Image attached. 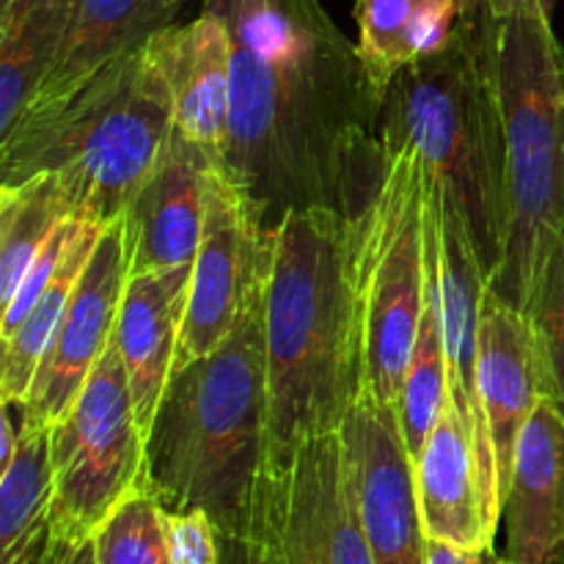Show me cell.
Masks as SVG:
<instances>
[{
	"mask_svg": "<svg viewBox=\"0 0 564 564\" xmlns=\"http://www.w3.org/2000/svg\"><path fill=\"white\" fill-rule=\"evenodd\" d=\"M494 64L505 116L507 248L488 286L527 312L564 237V44L551 17H494Z\"/></svg>",
	"mask_w": 564,
	"mask_h": 564,
	"instance_id": "obj_6",
	"label": "cell"
},
{
	"mask_svg": "<svg viewBox=\"0 0 564 564\" xmlns=\"http://www.w3.org/2000/svg\"><path fill=\"white\" fill-rule=\"evenodd\" d=\"M262 330L273 488L306 441L339 433L361 391L341 209L297 207L273 226Z\"/></svg>",
	"mask_w": 564,
	"mask_h": 564,
	"instance_id": "obj_2",
	"label": "cell"
},
{
	"mask_svg": "<svg viewBox=\"0 0 564 564\" xmlns=\"http://www.w3.org/2000/svg\"><path fill=\"white\" fill-rule=\"evenodd\" d=\"M220 564H279L268 540L218 534Z\"/></svg>",
	"mask_w": 564,
	"mask_h": 564,
	"instance_id": "obj_31",
	"label": "cell"
},
{
	"mask_svg": "<svg viewBox=\"0 0 564 564\" xmlns=\"http://www.w3.org/2000/svg\"><path fill=\"white\" fill-rule=\"evenodd\" d=\"M130 279V246L127 224L119 218L105 226L94 257L83 270L69 308L44 352L33 378L31 394L20 411V422L33 427H53L66 416L86 380L102 361L113 341L121 295Z\"/></svg>",
	"mask_w": 564,
	"mask_h": 564,
	"instance_id": "obj_12",
	"label": "cell"
},
{
	"mask_svg": "<svg viewBox=\"0 0 564 564\" xmlns=\"http://www.w3.org/2000/svg\"><path fill=\"white\" fill-rule=\"evenodd\" d=\"M229 33L220 171L270 226L297 207L345 213L378 158L380 105L319 0H204Z\"/></svg>",
	"mask_w": 564,
	"mask_h": 564,
	"instance_id": "obj_1",
	"label": "cell"
},
{
	"mask_svg": "<svg viewBox=\"0 0 564 564\" xmlns=\"http://www.w3.org/2000/svg\"><path fill=\"white\" fill-rule=\"evenodd\" d=\"M6 3H14V0H6Z\"/></svg>",
	"mask_w": 564,
	"mask_h": 564,
	"instance_id": "obj_36",
	"label": "cell"
},
{
	"mask_svg": "<svg viewBox=\"0 0 564 564\" xmlns=\"http://www.w3.org/2000/svg\"><path fill=\"white\" fill-rule=\"evenodd\" d=\"M165 527H169L171 564H220L218 529L213 527L207 512L165 510Z\"/></svg>",
	"mask_w": 564,
	"mask_h": 564,
	"instance_id": "obj_30",
	"label": "cell"
},
{
	"mask_svg": "<svg viewBox=\"0 0 564 564\" xmlns=\"http://www.w3.org/2000/svg\"><path fill=\"white\" fill-rule=\"evenodd\" d=\"M427 202L422 158L411 147H378L345 209L358 380L389 405L400 402L427 297Z\"/></svg>",
	"mask_w": 564,
	"mask_h": 564,
	"instance_id": "obj_7",
	"label": "cell"
},
{
	"mask_svg": "<svg viewBox=\"0 0 564 564\" xmlns=\"http://www.w3.org/2000/svg\"><path fill=\"white\" fill-rule=\"evenodd\" d=\"M66 218L72 213L50 174L0 185V308L9 306L28 270Z\"/></svg>",
	"mask_w": 564,
	"mask_h": 564,
	"instance_id": "obj_26",
	"label": "cell"
},
{
	"mask_svg": "<svg viewBox=\"0 0 564 564\" xmlns=\"http://www.w3.org/2000/svg\"><path fill=\"white\" fill-rule=\"evenodd\" d=\"M543 364L545 400L564 419V237L545 262L527 312Z\"/></svg>",
	"mask_w": 564,
	"mask_h": 564,
	"instance_id": "obj_28",
	"label": "cell"
},
{
	"mask_svg": "<svg viewBox=\"0 0 564 564\" xmlns=\"http://www.w3.org/2000/svg\"><path fill=\"white\" fill-rule=\"evenodd\" d=\"M147 53L169 88L174 130L220 169L231 94V47L224 22L207 11L185 25L169 22L147 39Z\"/></svg>",
	"mask_w": 564,
	"mask_h": 564,
	"instance_id": "obj_15",
	"label": "cell"
},
{
	"mask_svg": "<svg viewBox=\"0 0 564 564\" xmlns=\"http://www.w3.org/2000/svg\"><path fill=\"white\" fill-rule=\"evenodd\" d=\"M430 176V174H427ZM449 405V367H446L444 319H441V229L435 187L430 182L427 202V297H424L422 323H419L416 345L408 364L405 383H402L400 413L402 435L413 463L422 455L435 422Z\"/></svg>",
	"mask_w": 564,
	"mask_h": 564,
	"instance_id": "obj_23",
	"label": "cell"
},
{
	"mask_svg": "<svg viewBox=\"0 0 564 564\" xmlns=\"http://www.w3.org/2000/svg\"><path fill=\"white\" fill-rule=\"evenodd\" d=\"M218 165L174 130L158 165L124 215L130 275L185 268L207 224L209 182Z\"/></svg>",
	"mask_w": 564,
	"mask_h": 564,
	"instance_id": "obj_14",
	"label": "cell"
},
{
	"mask_svg": "<svg viewBox=\"0 0 564 564\" xmlns=\"http://www.w3.org/2000/svg\"><path fill=\"white\" fill-rule=\"evenodd\" d=\"M380 147H411L441 202L471 235L488 281L507 248L505 116L494 64V17L463 0L449 42L391 83L378 116Z\"/></svg>",
	"mask_w": 564,
	"mask_h": 564,
	"instance_id": "obj_4",
	"label": "cell"
},
{
	"mask_svg": "<svg viewBox=\"0 0 564 564\" xmlns=\"http://www.w3.org/2000/svg\"><path fill=\"white\" fill-rule=\"evenodd\" d=\"M83 224H91V220L66 218L64 224L58 226V231L53 235V240L47 242V248L39 253V259L33 262V268L28 270L25 281L20 284L17 295L11 297L9 306L0 308V339H3V336H9V334H14V330L20 328L22 319L28 317V312L36 306V301L42 297V292L47 290L50 281H53V275H55V270H58L61 259H64V253L69 251L72 240H75L77 231L83 229Z\"/></svg>",
	"mask_w": 564,
	"mask_h": 564,
	"instance_id": "obj_29",
	"label": "cell"
},
{
	"mask_svg": "<svg viewBox=\"0 0 564 564\" xmlns=\"http://www.w3.org/2000/svg\"><path fill=\"white\" fill-rule=\"evenodd\" d=\"M50 435L55 474L50 540L86 543L116 507L143 488L147 435L113 341Z\"/></svg>",
	"mask_w": 564,
	"mask_h": 564,
	"instance_id": "obj_8",
	"label": "cell"
},
{
	"mask_svg": "<svg viewBox=\"0 0 564 564\" xmlns=\"http://www.w3.org/2000/svg\"><path fill=\"white\" fill-rule=\"evenodd\" d=\"M171 3H176V6H180V0H171Z\"/></svg>",
	"mask_w": 564,
	"mask_h": 564,
	"instance_id": "obj_35",
	"label": "cell"
},
{
	"mask_svg": "<svg viewBox=\"0 0 564 564\" xmlns=\"http://www.w3.org/2000/svg\"><path fill=\"white\" fill-rule=\"evenodd\" d=\"M435 202H438L441 229V319H444L446 367H449V397L471 433L479 477H482L485 507H488L490 527L499 532L501 477L488 416H485L477 389L479 314H482V297L488 290V273L479 262V253L460 215L449 204L441 202L438 191H435Z\"/></svg>",
	"mask_w": 564,
	"mask_h": 564,
	"instance_id": "obj_13",
	"label": "cell"
},
{
	"mask_svg": "<svg viewBox=\"0 0 564 564\" xmlns=\"http://www.w3.org/2000/svg\"><path fill=\"white\" fill-rule=\"evenodd\" d=\"M279 564H375L345 468L341 435H319L295 452L273 482L262 538Z\"/></svg>",
	"mask_w": 564,
	"mask_h": 564,
	"instance_id": "obj_11",
	"label": "cell"
},
{
	"mask_svg": "<svg viewBox=\"0 0 564 564\" xmlns=\"http://www.w3.org/2000/svg\"><path fill=\"white\" fill-rule=\"evenodd\" d=\"M72 0H14L0 17V138L17 124L61 53Z\"/></svg>",
	"mask_w": 564,
	"mask_h": 564,
	"instance_id": "obj_24",
	"label": "cell"
},
{
	"mask_svg": "<svg viewBox=\"0 0 564 564\" xmlns=\"http://www.w3.org/2000/svg\"><path fill=\"white\" fill-rule=\"evenodd\" d=\"M174 135V110L147 42L105 66L61 108L22 116L0 138V185L50 174L72 218L110 226Z\"/></svg>",
	"mask_w": 564,
	"mask_h": 564,
	"instance_id": "obj_5",
	"label": "cell"
},
{
	"mask_svg": "<svg viewBox=\"0 0 564 564\" xmlns=\"http://www.w3.org/2000/svg\"><path fill=\"white\" fill-rule=\"evenodd\" d=\"M174 11L171 0H72L58 58L22 116L61 108L105 66L169 25Z\"/></svg>",
	"mask_w": 564,
	"mask_h": 564,
	"instance_id": "obj_20",
	"label": "cell"
},
{
	"mask_svg": "<svg viewBox=\"0 0 564 564\" xmlns=\"http://www.w3.org/2000/svg\"><path fill=\"white\" fill-rule=\"evenodd\" d=\"M273 226L251 196L215 169L207 224L191 268L185 319L174 369L218 350L262 301Z\"/></svg>",
	"mask_w": 564,
	"mask_h": 564,
	"instance_id": "obj_9",
	"label": "cell"
},
{
	"mask_svg": "<svg viewBox=\"0 0 564 564\" xmlns=\"http://www.w3.org/2000/svg\"><path fill=\"white\" fill-rule=\"evenodd\" d=\"M460 11L463 0H356V53L380 108L402 69L449 42Z\"/></svg>",
	"mask_w": 564,
	"mask_h": 564,
	"instance_id": "obj_21",
	"label": "cell"
},
{
	"mask_svg": "<svg viewBox=\"0 0 564 564\" xmlns=\"http://www.w3.org/2000/svg\"><path fill=\"white\" fill-rule=\"evenodd\" d=\"M477 6H482L490 17L496 20H507V17L516 14H545L554 17V9L560 0H474Z\"/></svg>",
	"mask_w": 564,
	"mask_h": 564,
	"instance_id": "obj_33",
	"label": "cell"
},
{
	"mask_svg": "<svg viewBox=\"0 0 564 564\" xmlns=\"http://www.w3.org/2000/svg\"><path fill=\"white\" fill-rule=\"evenodd\" d=\"M501 523L510 564H564V419L545 397L518 441Z\"/></svg>",
	"mask_w": 564,
	"mask_h": 564,
	"instance_id": "obj_17",
	"label": "cell"
},
{
	"mask_svg": "<svg viewBox=\"0 0 564 564\" xmlns=\"http://www.w3.org/2000/svg\"><path fill=\"white\" fill-rule=\"evenodd\" d=\"M477 389L488 416L490 441L501 477V501L510 485L516 449L534 408L545 397L543 364L532 323L523 312L485 290L479 314Z\"/></svg>",
	"mask_w": 564,
	"mask_h": 564,
	"instance_id": "obj_16",
	"label": "cell"
},
{
	"mask_svg": "<svg viewBox=\"0 0 564 564\" xmlns=\"http://www.w3.org/2000/svg\"><path fill=\"white\" fill-rule=\"evenodd\" d=\"M427 564H510V562L505 560V554H496V549L474 554V551H463V549H455V545H449V543L430 540Z\"/></svg>",
	"mask_w": 564,
	"mask_h": 564,
	"instance_id": "obj_32",
	"label": "cell"
},
{
	"mask_svg": "<svg viewBox=\"0 0 564 564\" xmlns=\"http://www.w3.org/2000/svg\"><path fill=\"white\" fill-rule=\"evenodd\" d=\"M143 490L169 512H207L218 534L262 538L270 496L262 301L218 350L171 372L147 430Z\"/></svg>",
	"mask_w": 564,
	"mask_h": 564,
	"instance_id": "obj_3",
	"label": "cell"
},
{
	"mask_svg": "<svg viewBox=\"0 0 564 564\" xmlns=\"http://www.w3.org/2000/svg\"><path fill=\"white\" fill-rule=\"evenodd\" d=\"M42 564H97L94 554V540L86 543H64V540H50V549Z\"/></svg>",
	"mask_w": 564,
	"mask_h": 564,
	"instance_id": "obj_34",
	"label": "cell"
},
{
	"mask_svg": "<svg viewBox=\"0 0 564 564\" xmlns=\"http://www.w3.org/2000/svg\"><path fill=\"white\" fill-rule=\"evenodd\" d=\"M102 229L105 226L83 224V229L72 240L69 251L64 253L53 281L42 292L36 306L28 312V317L22 319L14 334L0 339V402L3 405H25L39 364H42L61 319L69 308L77 281H80L88 259L94 257V248L102 237Z\"/></svg>",
	"mask_w": 564,
	"mask_h": 564,
	"instance_id": "obj_25",
	"label": "cell"
},
{
	"mask_svg": "<svg viewBox=\"0 0 564 564\" xmlns=\"http://www.w3.org/2000/svg\"><path fill=\"white\" fill-rule=\"evenodd\" d=\"M416 490L427 540L474 554L494 549L477 452L452 397L416 457Z\"/></svg>",
	"mask_w": 564,
	"mask_h": 564,
	"instance_id": "obj_19",
	"label": "cell"
},
{
	"mask_svg": "<svg viewBox=\"0 0 564 564\" xmlns=\"http://www.w3.org/2000/svg\"><path fill=\"white\" fill-rule=\"evenodd\" d=\"M339 435L352 505L375 564H427L416 463L397 405L358 391Z\"/></svg>",
	"mask_w": 564,
	"mask_h": 564,
	"instance_id": "obj_10",
	"label": "cell"
},
{
	"mask_svg": "<svg viewBox=\"0 0 564 564\" xmlns=\"http://www.w3.org/2000/svg\"><path fill=\"white\" fill-rule=\"evenodd\" d=\"M53 427L17 424V449L0 471V564H42L53 512Z\"/></svg>",
	"mask_w": 564,
	"mask_h": 564,
	"instance_id": "obj_22",
	"label": "cell"
},
{
	"mask_svg": "<svg viewBox=\"0 0 564 564\" xmlns=\"http://www.w3.org/2000/svg\"><path fill=\"white\" fill-rule=\"evenodd\" d=\"M191 268L130 275L116 317L113 345L130 380L135 419L147 435L169 386L185 319Z\"/></svg>",
	"mask_w": 564,
	"mask_h": 564,
	"instance_id": "obj_18",
	"label": "cell"
},
{
	"mask_svg": "<svg viewBox=\"0 0 564 564\" xmlns=\"http://www.w3.org/2000/svg\"><path fill=\"white\" fill-rule=\"evenodd\" d=\"M97 564H171L165 510L149 490H138L94 534Z\"/></svg>",
	"mask_w": 564,
	"mask_h": 564,
	"instance_id": "obj_27",
	"label": "cell"
}]
</instances>
